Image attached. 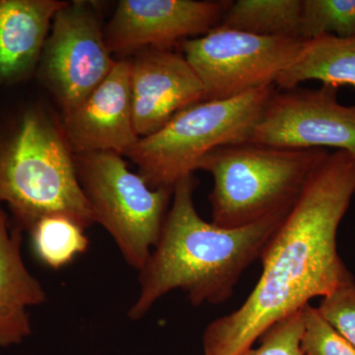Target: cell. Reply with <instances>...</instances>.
<instances>
[{
	"label": "cell",
	"mask_w": 355,
	"mask_h": 355,
	"mask_svg": "<svg viewBox=\"0 0 355 355\" xmlns=\"http://www.w3.org/2000/svg\"><path fill=\"white\" fill-rule=\"evenodd\" d=\"M303 43L301 39L257 36L217 26L203 36L186 40L182 48L202 81L205 101H216L275 85Z\"/></svg>",
	"instance_id": "7"
},
{
	"label": "cell",
	"mask_w": 355,
	"mask_h": 355,
	"mask_svg": "<svg viewBox=\"0 0 355 355\" xmlns=\"http://www.w3.org/2000/svg\"><path fill=\"white\" fill-rule=\"evenodd\" d=\"M317 308L324 319L355 347V282L322 298Z\"/></svg>",
	"instance_id": "21"
},
{
	"label": "cell",
	"mask_w": 355,
	"mask_h": 355,
	"mask_svg": "<svg viewBox=\"0 0 355 355\" xmlns=\"http://www.w3.org/2000/svg\"><path fill=\"white\" fill-rule=\"evenodd\" d=\"M62 123L73 153L125 156L139 139L133 127L130 60H118L87 98L62 113Z\"/></svg>",
	"instance_id": "12"
},
{
	"label": "cell",
	"mask_w": 355,
	"mask_h": 355,
	"mask_svg": "<svg viewBox=\"0 0 355 355\" xmlns=\"http://www.w3.org/2000/svg\"><path fill=\"white\" fill-rule=\"evenodd\" d=\"M74 163L96 223L111 235L128 265L139 272L160 237L172 189L150 188L120 154L74 153Z\"/></svg>",
	"instance_id": "6"
},
{
	"label": "cell",
	"mask_w": 355,
	"mask_h": 355,
	"mask_svg": "<svg viewBox=\"0 0 355 355\" xmlns=\"http://www.w3.org/2000/svg\"><path fill=\"white\" fill-rule=\"evenodd\" d=\"M308 80L355 89V38L321 36L308 40L295 60L280 73L275 87H298Z\"/></svg>",
	"instance_id": "15"
},
{
	"label": "cell",
	"mask_w": 355,
	"mask_h": 355,
	"mask_svg": "<svg viewBox=\"0 0 355 355\" xmlns=\"http://www.w3.org/2000/svg\"><path fill=\"white\" fill-rule=\"evenodd\" d=\"M275 85L227 100L202 101L180 112L165 127L125 154L150 188L172 189L200 170L203 159L220 147L249 141Z\"/></svg>",
	"instance_id": "5"
},
{
	"label": "cell",
	"mask_w": 355,
	"mask_h": 355,
	"mask_svg": "<svg viewBox=\"0 0 355 355\" xmlns=\"http://www.w3.org/2000/svg\"><path fill=\"white\" fill-rule=\"evenodd\" d=\"M335 86L275 90L249 141L279 148H336L355 156V105Z\"/></svg>",
	"instance_id": "9"
},
{
	"label": "cell",
	"mask_w": 355,
	"mask_h": 355,
	"mask_svg": "<svg viewBox=\"0 0 355 355\" xmlns=\"http://www.w3.org/2000/svg\"><path fill=\"white\" fill-rule=\"evenodd\" d=\"M303 330L302 309L273 324L258 340L260 345L244 355H305L300 347Z\"/></svg>",
	"instance_id": "20"
},
{
	"label": "cell",
	"mask_w": 355,
	"mask_h": 355,
	"mask_svg": "<svg viewBox=\"0 0 355 355\" xmlns=\"http://www.w3.org/2000/svg\"><path fill=\"white\" fill-rule=\"evenodd\" d=\"M84 231L70 217L51 214L35 222L28 233L36 258L44 266L58 270L87 251L89 239Z\"/></svg>",
	"instance_id": "17"
},
{
	"label": "cell",
	"mask_w": 355,
	"mask_h": 355,
	"mask_svg": "<svg viewBox=\"0 0 355 355\" xmlns=\"http://www.w3.org/2000/svg\"><path fill=\"white\" fill-rule=\"evenodd\" d=\"M328 149H287L244 142L216 149L200 170L214 178L212 223L242 228L291 209Z\"/></svg>",
	"instance_id": "4"
},
{
	"label": "cell",
	"mask_w": 355,
	"mask_h": 355,
	"mask_svg": "<svg viewBox=\"0 0 355 355\" xmlns=\"http://www.w3.org/2000/svg\"><path fill=\"white\" fill-rule=\"evenodd\" d=\"M116 62L94 4L71 1L53 17L35 76L55 95L65 113L87 98Z\"/></svg>",
	"instance_id": "8"
},
{
	"label": "cell",
	"mask_w": 355,
	"mask_h": 355,
	"mask_svg": "<svg viewBox=\"0 0 355 355\" xmlns=\"http://www.w3.org/2000/svg\"><path fill=\"white\" fill-rule=\"evenodd\" d=\"M3 203L26 232L51 214L69 216L84 229L96 223L62 120L29 96L0 100V207Z\"/></svg>",
	"instance_id": "3"
},
{
	"label": "cell",
	"mask_w": 355,
	"mask_h": 355,
	"mask_svg": "<svg viewBox=\"0 0 355 355\" xmlns=\"http://www.w3.org/2000/svg\"><path fill=\"white\" fill-rule=\"evenodd\" d=\"M301 13L302 0H237L230 1L219 26L257 36L301 39Z\"/></svg>",
	"instance_id": "16"
},
{
	"label": "cell",
	"mask_w": 355,
	"mask_h": 355,
	"mask_svg": "<svg viewBox=\"0 0 355 355\" xmlns=\"http://www.w3.org/2000/svg\"><path fill=\"white\" fill-rule=\"evenodd\" d=\"M355 195V156L329 153L261 254L263 272L241 307L214 320L203 355H244L273 324L355 282L336 246Z\"/></svg>",
	"instance_id": "1"
},
{
	"label": "cell",
	"mask_w": 355,
	"mask_h": 355,
	"mask_svg": "<svg viewBox=\"0 0 355 355\" xmlns=\"http://www.w3.org/2000/svg\"><path fill=\"white\" fill-rule=\"evenodd\" d=\"M133 127L144 137L165 127L180 112L205 101V89L183 53L144 49L130 60Z\"/></svg>",
	"instance_id": "11"
},
{
	"label": "cell",
	"mask_w": 355,
	"mask_h": 355,
	"mask_svg": "<svg viewBox=\"0 0 355 355\" xmlns=\"http://www.w3.org/2000/svg\"><path fill=\"white\" fill-rule=\"evenodd\" d=\"M230 1L121 0L104 29L110 53L172 49L220 25Z\"/></svg>",
	"instance_id": "10"
},
{
	"label": "cell",
	"mask_w": 355,
	"mask_h": 355,
	"mask_svg": "<svg viewBox=\"0 0 355 355\" xmlns=\"http://www.w3.org/2000/svg\"><path fill=\"white\" fill-rule=\"evenodd\" d=\"M23 232L0 207V347L20 345L31 336L29 308L46 299L23 260Z\"/></svg>",
	"instance_id": "14"
},
{
	"label": "cell",
	"mask_w": 355,
	"mask_h": 355,
	"mask_svg": "<svg viewBox=\"0 0 355 355\" xmlns=\"http://www.w3.org/2000/svg\"><path fill=\"white\" fill-rule=\"evenodd\" d=\"M67 1L0 0V88L36 74L53 17Z\"/></svg>",
	"instance_id": "13"
},
{
	"label": "cell",
	"mask_w": 355,
	"mask_h": 355,
	"mask_svg": "<svg viewBox=\"0 0 355 355\" xmlns=\"http://www.w3.org/2000/svg\"><path fill=\"white\" fill-rule=\"evenodd\" d=\"M303 313L300 347L305 355H355V347L324 319L317 307L306 305Z\"/></svg>",
	"instance_id": "19"
},
{
	"label": "cell",
	"mask_w": 355,
	"mask_h": 355,
	"mask_svg": "<svg viewBox=\"0 0 355 355\" xmlns=\"http://www.w3.org/2000/svg\"><path fill=\"white\" fill-rule=\"evenodd\" d=\"M195 188L193 175L174 187L157 244L139 270V293L128 313L132 321L146 316L159 299L175 289L186 292L193 306L225 302L291 210L245 227L222 228L198 214Z\"/></svg>",
	"instance_id": "2"
},
{
	"label": "cell",
	"mask_w": 355,
	"mask_h": 355,
	"mask_svg": "<svg viewBox=\"0 0 355 355\" xmlns=\"http://www.w3.org/2000/svg\"><path fill=\"white\" fill-rule=\"evenodd\" d=\"M355 38V0H302L300 38Z\"/></svg>",
	"instance_id": "18"
}]
</instances>
